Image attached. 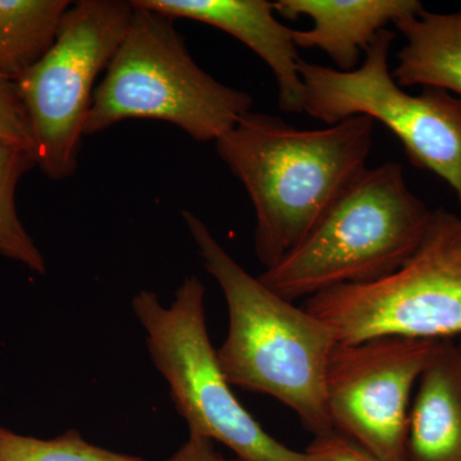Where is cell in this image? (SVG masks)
Segmentation results:
<instances>
[{"instance_id":"1","label":"cell","mask_w":461,"mask_h":461,"mask_svg":"<svg viewBox=\"0 0 461 461\" xmlns=\"http://www.w3.org/2000/svg\"><path fill=\"white\" fill-rule=\"evenodd\" d=\"M375 121L355 115L302 130L249 112L217 144L256 212L254 250L266 269L313 230L366 169Z\"/></svg>"},{"instance_id":"2","label":"cell","mask_w":461,"mask_h":461,"mask_svg":"<svg viewBox=\"0 0 461 461\" xmlns=\"http://www.w3.org/2000/svg\"><path fill=\"white\" fill-rule=\"evenodd\" d=\"M182 217L229 306V332L217 357L230 386L278 400L314 436L332 432L326 397L338 344L332 330L245 271L195 214L184 211Z\"/></svg>"},{"instance_id":"3","label":"cell","mask_w":461,"mask_h":461,"mask_svg":"<svg viewBox=\"0 0 461 461\" xmlns=\"http://www.w3.org/2000/svg\"><path fill=\"white\" fill-rule=\"evenodd\" d=\"M432 212L396 162L366 168L313 230L259 280L288 302L395 272L420 247Z\"/></svg>"},{"instance_id":"4","label":"cell","mask_w":461,"mask_h":461,"mask_svg":"<svg viewBox=\"0 0 461 461\" xmlns=\"http://www.w3.org/2000/svg\"><path fill=\"white\" fill-rule=\"evenodd\" d=\"M132 5L129 29L96 85L85 135L126 120H157L194 140L217 142L251 112L253 96L206 74L175 20Z\"/></svg>"},{"instance_id":"5","label":"cell","mask_w":461,"mask_h":461,"mask_svg":"<svg viewBox=\"0 0 461 461\" xmlns=\"http://www.w3.org/2000/svg\"><path fill=\"white\" fill-rule=\"evenodd\" d=\"M131 306L190 436L220 442L240 461H305L304 453L267 433L233 393L209 339L199 277L185 278L169 306L148 290L139 291Z\"/></svg>"},{"instance_id":"6","label":"cell","mask_w":461,"mask_h":461,"mask_svg":"<svg viewBox=\"0 0 461 461\" xmlns=\"http://www.w3.org/2000/svg\"><path fill=\"white\" fill-rule=\"evenodd\" d=\"M305 309L339 344L461 335V218L436 209L420 247L395 272L323 291L309 297Z\"/></svg>"},{"instance_id":"7","label":"cell","mask_w":461,"mask_h":461,"mask_svg":"<svg viewBox=\"0 0 461 461\" xmlns=\"http://www.w3.org/2000/svg\"><path fill=\"white\" fill-rule=\"evenodd\" d=\"M132 2L72 3L50 51L16 81L36 166L53 181L72 177L96 80L104 74L131 23Z\"/></svg>"},{"instance_id":"8","label":"cell","mask_w":461,"mask_h":461,"mask_svg":"<svg viewBox=\"0 0 461 461\" xmlns=\"http://www.w3.org/2000/svg\"><path fill=\"white\" fill-rule=\"evenodd\" d=\"M393 39L382 30L350 72L300 59L303 112L330 126L355 115L379 121L402 141L412 165L438 176L461 204V96L439 89L406 93L388 65Z\"/></svg>"},{"instance_id":"9","label":"cell","mask_w":461,"mask_h":461,"mask_svg":"<svg viewBox=\"0 0 461 461\" xmlns=\"http://www.w3.org/2000/svg\"><path fill=\"white\" fill-rule=\"evenodd\" d=\"M438 341L381 338L336 344L326 375L333 430L381 461H406L412 388Z\"/></svg>"},{"instance_id":"10","label":"cell","mask_w":461,"mask_h":461,"mask_svg":"<svg viewBox=\"0 0 461 461\" xmlns=\"http://www.w3.org/2000/svg\"><path fill=\"white\" fill-rule=\"evenodd\" d=\"M172 20L186 18L222 30L250 48L271 68L278 87L281 111L302 113L304 85L294 30L276 17L267 0H132Z\"/></svg>"},{"instance_id":"11","label":"cell","mask_w":461,"mask_h":461,"mask_svg":"<svg viewBox=\"0 0 461 461\" xmlns=\"http://www.w3.org/2000/svg\"><path fill=\"white\" fill-rule=\"evenodd\" d=\"M276 14L288 20L306 16L309 30H294L297 50H320L336 65L350 72L388 23L414 17L424 7L418 0H278Z\"/></svg>"},{"instance_id":"12","label":"cell","mask_w":461,"mask_h":461,"mask_svg":"<svg viewBox=\"0 0 461 461\" xmlns=\"http://www.w3.org/2000/svg\"><path fill=\"white\" fill-rule=\"evenodd\" d=\"M418 386L406 461H461V355L438 344Z\"/></svg>"},{"instance_id":"13","label":"cell","mask_w":461,"mask_h":461,"mask_svg":"<svg viewBox=\"0 0 461 461\" xmlns=\"http://www.w3.org/2000/svg\"><path fill=\"white\" fill-rule=\"evenodd\" d=\"M395 26L405 39L393 72L396 83L461 96V8L451 14L423 9Z\"/></svg>"},{"instance_id":"14","label":"cell","mask_w":461,"mask_h":461,"mask_svg":"<svg viewBox=\"0 0 461 461\" xmlns=\"http://www.w3.org/2000/svg\"><path fill=\"white\" fill-rule=\"evenodd\" d=\"M68 0H0V71L16 83L50 51Z\"/></svg>"},{"instance_id":"15","label":"cell","mask_w":461,"mask_h":461,"mask_svg":"<svg viewBox=\"0 0 461 461\" xmlns=\"http://www.w3.org/2000/svg\"><path fill=\"white\" fill-rule=\"evenodd\" d=\"M36 167L27 149L0 142V256L45 275L47 263L17 213L16 191L21 178Z\"/></svg>"},{"instance_id":"16","label":"cell","mask_w":461,"mask_h":461,"mask_svg":"<svg viewBox=\"0 0 461 461\" xmlns=\"http://www.w3.org/2000/svg\"><path fill=\"white\" fill-rule=\"evenodd\" d=\"M0 461H147L89 444L77 430L51 439L17 435L0 427Z\"/></svg>"},{"instance_id":"17","label":"cell","mask_w":461,"mask_h":461,"mask_svg":"<svg viewBox=\"0 0 461 461\" xmlns=\"http://www.w3.org/2000/svg\"><path fill=\"white\" fill-rule=\"evenodd\" d=\"M0 142L16 145L33 153L32 131L17 85L0 71ZM35 156V154H33Z\"/></svg>"},{"instance_id":"18","label":"cell","mask_w":461,"mask_h":461,"mask_svg":"<svg viewBox=\"0 0 461 461\" xmlns=\"http://www.w3.org/2000/svg\"><path fill=\"white\" fill-rule=\"evenodd\" d=\"M303 453L305 461H381L336 430L314 436L313 442Z\"/></svg>"},{"instance_id":"19","label":"cell","mask_w":461,"mask_h":461,"mask_svg":"<svg viewBox=\"0 0 461 461\" xmlns=\"http://www.w3.org/2000/svg\"><path fill=\"white\" fill-rule=\"evenodd\" d=\"M166 461H240L224 457L214 442L203 437L189 436L187 441Z\"/></svg>"}]
</instances>
